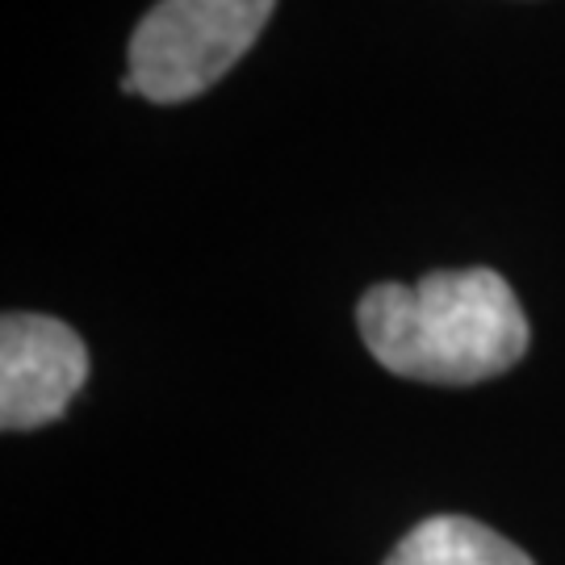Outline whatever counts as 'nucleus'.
Instances as JSON below:
<instances>
[{
  "label": "nucleus",
  "mask_w": 565,
  "mask_h": 565,
  "mask_svg": "<svg viewBox=\"0 0 565 565\" xmlns=\"http://www.w3.org/2000/svg\"><path fill=\"white\" fill-rule=\"evenodd\" d=\"M373 361L427 385H478L524 361L527 319L494 268H440L419 285H373L361 298Z\"/></svg>",
  "instance_id": "obj_1"
},
{
  "label": "nucleus",
  "mask_w": 565,
  "mask_h": 565,
  "mask_svg": "<svg viewBox=\"0 0 565 565\" xmlns=\"http://www.w3.org/2000/svg\"><path fill=\"white\" fill-rule=\"evenodd\" d=\"M277 0H160L130 39L126 93L189 102L218 84L260 39Z\"/></svg>",
  "instance_id": "obj_2"
},
{
  "label": "nucleus",
  "mask_w": 565,
  "mask_h": 565,
  "mask_svg": "<svg viewBox=\"0 0 565 565\" xmlns=\"http://www.w3.org/2000/svg\"><path fill=\"white\" fill-rule=\"evenodd\" d=\"M88 377V348L60 319L4 315L0 323V427L55 424Z\"/></svg>",
  "instance_id": "obj_3"
},
{
  "label": "nucleus",
  "mask_w": 565,
  "mask_h": 565,
  "mask_svg": "<svg viewBox=\"0 0 565 565\" xmlns=\"http://www.w3.org/2000/svg\"><path fill=\"white\" fill-rule=\"evenodd\" d=\"M385 565H532V557L478 520L436 515L411 527Z\"/></svg>",
  "instance_id": "obj_4"
}]
</instances>
